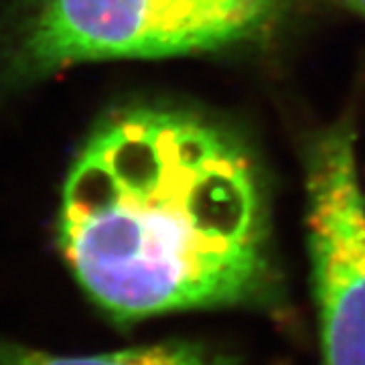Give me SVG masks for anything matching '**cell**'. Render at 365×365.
<instances>
[{
	"mask_svg": "<svg viewBox=\"0 0 365 365\" xmlns=\"http://www.w3.org/2000/svg\"><path fill=\"white\" fill-rule=\"evenodd\" d=\"M57 240L120 323L252 304L272 270L260 175L232 132L170 108H134L91 134L67 175Z\"/></svg>",
	"mask_w": 365,
	"mask_h": 365,
	"instance_id": "1",
	"label": "cell"
},
{
	"mask_svg": "<svg viewBox=\"0 0 365 365\" xmlns=\"http://www.w3.org/2000/svg\"><path fill=\"white\" fill-rule=\"evenodd\" d=\"M282 16V0H39L25 69L223 51L268 39Z\"/></svg>",
	"mask_w": 365,
	"mask_h": 365,
	"instance_id": "2",
	"label": "cell"
},
{
	"mask_svg": "<svg viewBox=\"0 0 365 365\" xmlns=\"http://www.w3.org/2000/svg\"><path fill=\"white\" fill-rule=\"evenodd\" d=\"M304 195L321 361L365 365V193L351 120L333 122L309 144Z\"/></svg>",
	"mask_w": 365,
	"mask_h": 365,
	"instance_id": "3",
	"label": "cell"
},
{
	"mask_svg": "<svg viewBox=\"0 0 365 365\" xmlns=\"http://www.w3.org/2000/svg\"><path fill=\"white\" fill-rule=\"evenodd\" d=\"M0 365H235V361L217 349L189 341H167L91 355H59L0 341Z\"/></svg>",
	"mask_w": 365,
	"mask_h": 365,
	"instance_id": "4",
	"label": "cell"
},
{
	"mask_svg": "<svg viewBox=\"0 0 365 365\" xmlns=\"http://www.w3.org/2000/svg\"><path fill=\"white\" fill-rule=\"evenodd\" d=\"M331 2H335V4H339L343 9H347V11H351V13L359 14V16L365 19V0H331Z\"/></svg>",
	"mask_w": 365,
	"mask_h": 365,
	"instance_id": "5",
	"label": "cell"
}]
</instances>
